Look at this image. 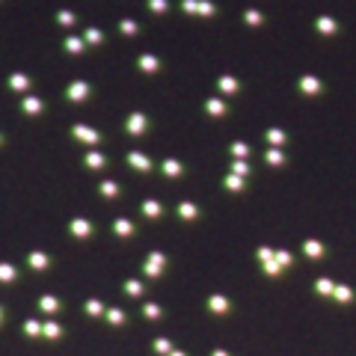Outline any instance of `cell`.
<instances>
[{
    "mask_svg": "<svg viewBox=\"0 0 356 356\" xmlns=\"http://www.w3.org/2000/svg\"><path fill=\"white\" fill-rule=\"evenodd\" d=\"M0 321H3V309H0Z\"/></svg>",
    "mask_w": 356,
    "mask_h": 356,
    "instance_id": "8",
    "label": "cell"
},
{
    "mask_svg": "<svg viewBox=\"0 0 356 356\" xmlns=\"http://www.w3.org/2000/svg\"><path fill=\"white\" fill-rule=\"evenodd\" d=\"M86 312H89V315H98V312H101V306H98V303H86Z\"/></svg>",
    "mask_w": 356,
    "mask_h": 356,
    "instance_id": "7",
    "label": "cell"
},
{
    "mask_svg": "<svg viewBox=\"0 0 356 356\" xmlns=\"http://www.w3.org/2000/svg\"><path fill=\"white\" fill-rule=\"evenodd\" d=\"M71 234H77V238H83V234H89V223H86V220H74V223H71Z\"/></svg>",
    "mask_w": 356,
    "mask_h": 356,
    "instance_id": "6",
    "label": "cell"
},
{
    "mask_svg": "<svg viewBox=\"0 0 356 356\" xmlns=\"http://www.w3.org/2000/svg\"><path fill=\"white\" fill-rule=\"evenodd\" d=\"M42 335H45V338H51V341H57V338L63 335V326L54 324V321H48V324H42Z\"/></svg>",
    "mask_w": 356,
    "mask_h": 356,
    "instance_id": "2",
    "label": "cell"
},
{
    "mask_svg": "<svg viewBox=\"0 0 356 356\" xmlns=\"http://www.w3.org/2000/svg\"><path fill=\"white\" fill-rule=\"evenodd\" d=\"M30 267L33 270H36V273H42V270H48V256H45V253H39V250H36V253H30Z\"/></svg>",
    "mask_w": 356,
    "mask_h": 356,
    "instance_id": "1",
    "label": "cell"
},
{
    "mask_svg": "<svg viewBox=\"0 0 356 356\" xmlns=\"http://www.w3.org/2000/svg\"><path fill=\"white\" fill-rule=\"evenodd\" d=\"M21 329H24V335H27V338H39V335H42V324H39V321H33V318H27Z\"/></svg>",
    "mask_w": 356,
    "mask_h": 356,
    "instance_id": "3",
    "label": "cell"
},
{
    "mask_svg": "<svg viewBox=\"0 0 356 356\" xmlns=\"http://www.w3.org/2000/svg\"><path fill=\"white\" fill-rule=\"evenodd\" d=\"M39 309H42V312H57V309H60V300H57V297H42V300H39Z\"/></svg>",
    "mask_w": 356,
    "mask_h": 356,
    "instance_id": "5",
    "label": "cell"
},
{
    "mask_svg": "<svg viewBox=\"0 0 356 356\" xmlns=\"http://www.w3.org/2000/svg\"><path fill=\"white\" fill-rule=\"evenodd\" d=\"M18 279V270L12 264H0V282H15Z\"/></svg>",
    "mask_w": 356,
    "mask_h": 356,
    "instance_id": "4",
    "label": "cell"
}]
</instances>
